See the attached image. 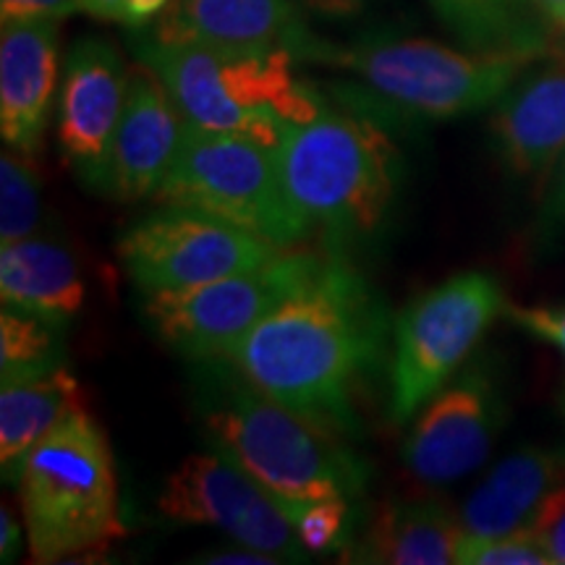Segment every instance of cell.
Returning <instances> with one entry per match:
<instances>
[{
    "label": "cell",
    "mask_w": 565,
    "mask_h": 565,
    "mask_svg": "<svg viewBox=\"0 0 565 565\" xmlns=\"http://www.w3.org/2000/svg\"><path fill=\"white\" fill-rule=\"evenodd\" d=\"M387 309L343 257H328L301 291L275 307L228 362L254 387L333 433L359 435L353 395L380 364Z\"/></svg>",
    "instance_id": "1"
},
{
    "label": "cell",
    "mask_w": 565,
    "mask_h": 565,
    "mask_svg": "<svg viewBox=\"0 0 565 565\" xmlns=\"http://www.w3.org/2000/svg\"><path fill=\"white\" fill-rule=\"evenodd\" d=\"M202 377V427L221 450L257 479L288 519L317 500H356L370 466L322 427L254 387L228 359L196 362Z\"/></svg>",
    "instance_id": "2"
},
{
    "label": "cell",
    "mask_w": 565,
    "mask_h": 565,
    "mask_svg": "<svg viewBox=\"0 0 565 565\" xmlns=\"http://www.w3.org/2000/svg\"><path fill=\"white\" fill-rule=\"evenodd\" d=\"M275 154L291 200L330 244L366 242L385 228L404 166L372 118L322 108L286 126Z\"/></svg>",
    "instance_id": "3"
},
{
    "label": "cell",
    "mask_w": 565,
    "mask_h": 565,
    "mask_svg": "<svg viewBox=\"0 0 565 565\" xmlns=\"http://www.w3.org/2000/svg\"><path fill=\"white\" fill-rule=\"evenodd\" d=\"M17 494L34 563L100 553L124 536L110 445L87 408L68 414L34 445Z\"/></svg>",
    "instance_id": "4"
},
{
    "label": "cell",
    "mask_w": 565,
    "mask_h": 565,
    "mask_svg": "<svg viewBox=\"0 0 565 565\" xmlns=\"http://www.w3.org/2000/svg\"><path fill=\"white\" fill-rule=\"evenodd\" d=\"M134 51L160 76L183 118L278 147L291 124L312 121L324 105L294 76L296 55H223L200 45L139 38Z\"/></svg>",
    "instance_id": "5"
},
{
    "label": "cell",
    "mask_w": 565,
    "mask_h": 565,
    "mask_svg": "<svg viewBox=\"0 0 565 565\" xmlns=\"http://www.w3.org/2000/svg\"><path fill=\"white\" fill-rule=\"evenodd\" d=\"M312 61L356 74L387 108L424 121H450L490 108L536 58L456 51L435 40L370 34L353 45L320 42Z\"/></svg>",
    "instance_id": "6"
},
{
    "label": "cell",
    "mask_w": 565,
    "mask_h": 565,
    "mask_svg": "<svg viewBox=\"0 0 565 565\" xmlns=\"http://www.w3.org/2000/svg\"><path fill=\"white\" fill-rule=\"evenodd\" d=\"M160 202L192 204L294 249L315 231L282 181L275 147L246 134L212 131L186 121Z\"/></svg>",
    "instance_id": "7"
},
{
    "label": "cell",
    "mask_w": 565,
    "mask_h": 565,
    "mask_svg": "<svg viewBox=\"0 0 565 565\" xmlns=\"http://www.w3.org/2000/svg\"><path fill=\"white\" fill-rule=\"evenodd\" d=\"M322 254L282 249L270 263L192 288L145 294V317L162 343L192 362L228 359L259 320L301 291Z\"/></svg>",
    "instance_id": "8"
},
{
    "label": "cell",
    "mask_w": 565,
    "mask_h": 565,
    "mask_svg": "<svg viewBox=\"0 0 565 565\" xmlns=\"http://www.w3.org/2000/svg\"><path fill=\"white\" fill-rule=\"evenodd\" d=\"M505 309L487 273H458L414 299L393 322L391 416L408 422L440 393L490 322Z\"/></svg>",
    "instance_id": "9"
},
{
    "label": "cell",
    "mask_w": 565,
    "mask_h": 565,
    "mask_svg": "<svg viewBox=\"0 0 565 565\" xmlns=\"http://www.w3.org/2000/svg\"><path fill=\"white\" fill-rule=\"evenodd\" d=\"M116 252L134 286L150 294L257 270L282 249L207 210L162 202L118 236Z\"/></svg>",
    "instance_id": "10"
},
{
    "label": "cell",
    "mask_w": 565,
    "mask_h": 565,
    "mask_svg": "<svg viewBox=\"0 0 565 565\" xmlns=\"http://www.w3.org/2000/svg\"><path fill=\"white\" fill-rule=\"evenodd\" d=\"M158 511L173 524L217 529L280 563H301L307 553L273 494L221 450L189 456L162 484Z\"/></svg>",
    "instance_id": "11"
},
{
    "label": "cell",
    "mask_w": 565,
    "mask_h": 565,
    "mask_svg": "<svg viewBox=\"0 0 565 565\" xmlns=\"http://www.w3.org/2000/svg\"><path fill=\"white\" fill-rule=\"evenodd\" d=\"M503 427V404L482 370H466L435 393L404 443V463L427 487H445L471 475L490 456Z\"/></svg>",
    "instance_id": "12"
},
{
    "label": "cell",
    "mask_w": 565,
    "mask_h": 565,
    "mask_svg": "<svg viewBox=\"0 0 565 565\" xmlns=\"http://www.w3.org/2000/svg\"><path fill=\"white\" fill-rule=\"evenodd\" d=\"M129 76L121 55L103 38L76 40L63 66L61 150L71 171L95 192H100L113 134L121 121Z\"/></svg>",
    "instance_id": "13"
},
{
    "label": "cell",
    "mask_w": 565,
    "mask_h": 565,
    "mask_svg": "<svg viewBox=\"0 0 565 565\" xmlns=\"http://www.w3.org/2000/svg\"><path fill=\"white\" fill-rule=\"evenodd\" d=\"M154 38L223 55L288 51L296 61H312L322 42L303 26L291 0H168Z\"/></svg>",
    "instance_id": "14"
},
{
    "label": "cell",
    "mask_w": 565,
    "mask_h": 565,
    "mask_svg": "<svg viewBox=\"0 0 565 565\" xmlns=\"http://www.w3.org/2000/svg\"><path fill=\"white\" fill-rule=\"evenodd\" d=\"M186 118L152 68L129 76L121 121L113 134L100 194L116 202H137L158 194L179 152Z\"/></svg>",
    "instance_id": "15"
},
{
    "label": "cell",
    "mask_w": 565,
    "mask_h": 565,
    "mask_svg": "<svg viewBox=\"0 0 565 565\" xmlns=\"http://www.w3.org/2000/svg\"><path fill=\"white\" fill-rule=\"evenodd\" d=\"M490 137L515 179H547L565 154V61L524 71L492 105Z\"/></svg>",
    "instance_id": "16"
},
{
    "label": "cell",
    "mask_w": 565,
    "mask_h": 565,
    "mask_svg": "<svg viewBox=\"0 0 565 565\" xmlns=\"http://www.w3.org/2000/svg\"><path fill=\"white\" fill-rule=\"evenodd\" d=\"M58 21H3L0 34V131L13 152L34 158L51 116L58 76Z\"/></svg>",
    "instance_id": "17"
},
{
    "label": "cell",
    "mask_w": 565,
    "mask_h": 565,
    "mask_svg": "<svg viewBox=\"0 0 565 565\" xmlns=\"http://www.w3.org/2000/svg\"><path fill=\"white\" fill-rule=\"evenodd\" d=\"M565 484V448H521L494 463L458 513L463 534L498 536L524 529L542 500Z\"/></svg>",
    "instance_id": "18"
},
{
    "label": "cell",
    "mask_w": 565,
    "mask_h": 565,
    "mask_svg": "<svg viewBox=\"0 0 565 565\" xmlns=\"http://www.w3.org/2000/svg\"><path fill=\"white\" fill-rule=\"evenodd\" d=\"M0 296L6 309L68 324L84 303V280L66 244L30 236L0 246Z\"/></svg>",
    "instance_id": "19"
},
{
    "label": "cell",
    "mask_w": 565,
    "mask_h": 565,
    "mask_svg": "<svg viewBox=\"0 0 565 565\" xmlns=\"http://www.w3.org/2000/svg\"><path fill=\"white\" fill-rule=\"evenodd\" d=\"M463 536L461 519L433 500L380 503L366 519L359 545L349 550L359 563L445 565L456 563Z\"/></svg>",
    "instance_id": "20"
},
{
    "label": "cell",
    "mask_w": 565,
    "mask_h": 565,
    "mask_svg": "<svg viewBox=\"0 0 565 565\" xmlns=\"http://www.w3.org/2000/svg\"><path fill=\"white\" fill-rule=\"evenodd\" d=\"M87 406L84 387L66 366L0 391V469L3 482L17 484L30 450L68 414Z\"/></svg>",
    "instance_id": "21"
},
{
    "label": "cell",
    "mask_w": 565,
    "mask_h": 565,
    "mask_svg": "<svg viewBox=\"0 0 565 565\" xmlns=\"http://www.w3.org/2000/svg\"><path fill=\"white\" fill-rule=\"evenodd\" d=\"M443 24L477 53L540 58L547 34L532 0H429Z\"/></svg>",
    "instance_id": "22"
},
{
    "label": "cell",
    "mask_w": 565,
    "mask_h": 565,
    "mask_svg": "<svg viewBox=\"0 0 565 565\" xmlns=\"http://www.w3.org/2000/svg\"><path fill=\"white\" fill-rule=\"evenodd\" d=\"M66 324L6 309L0 315V385H19L63 366Z\"/></svg>",
    "instance_id": "23"
},
{
    "label": "cell",
    "mask_w": 565,
    "mask_h": 565,
    "mask_svg": "<svg viewBox=\"0 0 565 565\" xmlns=\"http://www.w3.org/2000/svg\"><path fill=\"white\" fill-rule=\"evenodd\" d=\"M42 223L40 175L21 152L0 158V246L38 233Z\"/></svg>",
    "instance_id": "24"
},
{
    "label": "cell",
    "mask_w": 565,
    "mask_h": 565,
    "mask_svg": "<svg viewBox=\"0 0 565 565\" xmlns=\"http://www.w3.org/2000/svg\"><path fill=\"white\" fill-rule=\"evenodd\" d=\"M456 563L461 565H553L545 547L532 534V529L498 536L463 534L456 550Z\"/></svg>",
    "instance_id": "25"
},
{
    "label": "cell",
    "mask_w": 565,
    "mask_h": 565,
    "mask_svg": "<svg viewBox=\"0 0 565 565\" xmlns=\"http://www.w3.org/2000/svg\"><path fill=\"white\" fill-rule=\"evenodd\" d=\"M353 500L349 498H330L317 500V503L303 505L294 515L296 534H299L301 547L309 555H322L330 550H343L351 540L353 526Z\"/></svg>",
    "instance_id": "26"
},
{
    "label": "cell",
    "mask_w": 565,
    "mask_h": 565,
    "mask_svg": "<svg viewBox=\"0 0 565 565\" xmlns=\"http://www.w3.org/2000/svg\"><path fill=\"white\" fill-rule=\"evenodd\" d=\"M526 526L545 547L550 561L565 565V484L542 500V505L536 508Z\"/></svg>",
    "instance_id": "27"
},
{
    "label": "cell",
    "mask_w": 565,
    "mask_h": 565,
    "mask_svg": "<svg viewBox=\"0 0 565 565\" xmlns=\"http://www.w3.org/2000/svg\"><path fill=\"white\" fill-rule=\"evenodd\" d=\"M505 315L542 341L557 345L565 353V307H508Z\"/></svg>",
    "instance_id": "28"
},
{
    "label": "cell",
    "mask_w": 565,
    "mask_h": 565,
    "mask_svg": "<svg viewBox=\"0 0 565 565\" xmlns=\"http://www.w3.org/2000/svg\"><path fill=\"white\" fill-rule=\"evenodd\" d=\"M540 231L547 238L565 233V154L547 175V189L540 207Z\"/></svg>",
    "instance_id": "29"
},
{
    "label": "cell",
    "mask_w": 565,
    "mask_h": 565,
    "mask_svg": "<svg viewBox=\"0 0 565 565\" xmlns=\"http://www.w3.org/2000/svg\"><path fill=\"white\" fill-rule=\"evenodd\" d=\"M76 11V0H0V17L3 21L53 17L63 19Z\"/></svg>",
    "instance_id": "30"
},
{
    "label": "cell",
    "mask_w": 565,
    "mask_h": 565,
    "mask_svg": "<svg viewBox=\"0 0 565 565\" xmlns=\"http://www.w3.org/2000/svg\"><path fill=\"white\" fill-rule=\"evenodd\" d=\"M194 563H204V565H280L278 557L259 553V550L238 545L231 550H215V553H204L200 557H194Z\"/></svg>",
    "instance_id": "31"
},
{
    "label": "cell",
    "mask_w": 565,
    "mask_h": 565,
    "mask_svg": "<svg viewBox=\"0 0 565 565\" xmlns=\"http://www.w3.org/2000/svg\"><path fill=\"white\" fill-rule=\"evenodd\" d=\"M76 11L89 13V17L103 21H116V24L131 26L129 0H76Z\"/></svg>",
    "instance_id": "32"
},
{
    "label": "cell",
    "mask_w": 565,
    "mask_h": 565,
    "mask_svg": "<svg viewBox=\"0 0 565 565\" xmlns=\"http://www.w3.org/2000/svg\"><path fill=\"white\" fill-rule=\"evenodd\" d=\"M366 3H370V0H303V6H307L309 11L328 19L356 17V13H362L366 9Z\"/></svg>",
    "instance_id": "33"
},
{
    "label": "cell",
    "mask_w": 565,
    "mask_h": 565,
    "mask_svg": "<svg viewBox=\"0 0 565 565\" xmlns=\"http://www.w3.org/2000/svg\"><path fill=\"white\" fill-rule=\"evenodd\" d=\"M19 553V521L9 511V505L0 508V561L11 563Z\"/></svg>",
    "instance_id": "34"
},
{
    "label": "cell",
    "mask_w": 565,
    "mask_h": 565,
    "mask_svg": "<svg viewBox=\"0 0 565 565\" xmlns=\"http://www.w3.org/2000/svg\"><path fill=\"white\" fill-rule=\"evenodd\" d=\"M168 6V0H129L131 9V26H141L154 13H160Z\"/></svg>",
    "instance_id": "35"
},
{
    "label": "cell",
    "mask_w": 565,
    "mask_h": 565,
    "mask_svg": "<svg viewBox=\"0 0 565 565\" xmlns=\"http://www.w3.org/2000/svg\"><path fill=\"white\" fill-rule=\"evenodd\" d=\"M532 3L536 6V11H540L542 17L550 21L561 19V13L565 9V0H532Z\"/></svg>",
    "instance_id": "36"
},
{
    "label": "cell",
    "mask_w": 565,
    "mask_h": 565,
    "mask_svg": "<svg viewBox=\"0 0 565 565\" xmlns=\"http://www.w3.org/2000/svg\"><path fill=\"white\" fill-rule=\"evenodd\" d=\"M555 24H561V30H565V9H563V13H561V19L555 21Z\"/></svg>",
    "instance_id": "37"
}]
</instances>
